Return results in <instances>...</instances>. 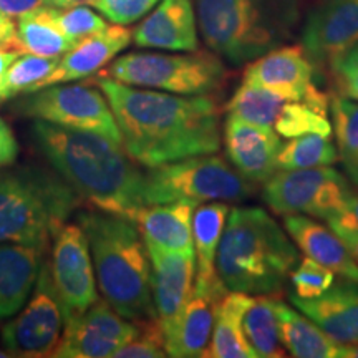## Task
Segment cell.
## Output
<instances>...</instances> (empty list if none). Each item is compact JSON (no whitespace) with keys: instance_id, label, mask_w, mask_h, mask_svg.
I'll return each instance as SVG.
<instances>
[{"instance_id":"28","label":"cell","mask_w":358,"mask_h":358,"mask_svg":"<svg viewBox=\"0 0 358 358\" xmlns=\"http://www.w3.org/2000/svg\"><path fill=\"white\" fill-rule=\"evenodd\" d=\"M75 42L62 32L48 17L47 6L20 17L17 24L15 50L40 57L62 58Z\"/></svg>"},{"instance_id":"45","label":"cell","mask_w":358,"mask_h":358,"mask_svg":"<svg viewBox=\"0 0 358 358\" xmlns=\"http://www.w3.org/2000/svg\"><path fill=\"white\" fill-rule=\"evenodd\" d=\"M19 55L20 52L12 50V48H7L3 47V45H0V101H2L3 83H6V75H7L8 66H10L12 62Z\"/></svg>"},{"instance_id":"9","label":"cell","mask_w":358,"mask_h":358,"mask_svg":"<svg viewBox=\"0 0 358 358\" xmlns=\"http://www.w3.org/2000/svg\"><path fill=\"white\" fill-rule=\"evenodd\" d=\"M352 189L334 166L279 169L264 182L262 198L277 216L303 214L308 217L337 221L343 216Z\"/></svg>"},{"instance_id":"2","label":"cell","mask_w":358,"mask_h":358,"mask_svg":"<svg viewBox=\"0 0 358 358\" xmlns=\"http://www.w3.org/2000/svg\"><path fill=\"white\" fill-rule=\"evenodd\" d=\"M32 138L80 199L103 213L134 221L145 208V173L123 146L98 134L35 120Z\"/></svg>"},{"instance_id":"3","label":"cell","mask_w":358,"mask_h":358,"mask_svg":"<svg viewBox=\"0 0 358 358\" xmlns=\"http://www.w3.org/2000/svg\"><path fill=\"white\" fill-rule=\"evenodd\" d=\"M299 249L262 208L229 209L217 248L216 271L231 292L274 295L290 279Z\"/></svg>"},{"instance_id":"10","label":"cell","mask_w":358,"mask_h":358,"mask_svg":"<svg viewBox=\"0 0 358 358\" xmlns=\"http://www.w3.org/2000/svg\"><path fill=\"white\" fill-rule=\"evenodd\" d=\"M27 95L19 103L22 115L57 127L98 134L123 146L113 110L95 83H57Z\"/></svg>"},{"instance_id":"4","label":"cell","mask_w":358,"mask_h":358,"mask_svg":"<svg viewBox=\"0 0 358 358\" xmlns=\"http://www.w3.org/2000/svg\"><path fill=\"white\" fill-rule=\"evenodd\" d=\"M78 224L88 239L101 297L131 322L156 319L150 254L136 222L96 209L78 214Z\"/></svg>"},{"instance_id":"23","label":"cell","mask_w":358,"mask_h":358,"mask_svg":"<svg viewBox=\"0 0 358 358\" xmlns=\"http://www.w3.org/2000/svg\"><path fill=\"white\" fill-rule=\"evenodd\" d=\"M196 206L189 201L150 204L140 209L134 222L146 245L171 252L194 254L192 214Z\"/></svg>"},{"instance_id":"17","label":"cell","mask_w":358,"mask_h":358,"mask_svg":"<svg viewBox=\"0 0 358 358\" xmlns=\"http://www.w3.org/2000/svg\"><path fill=\"white\" fill-rule=\"evenodd\" d=\"M151 261V294L164 338L185 310L194 289V254L171 252L146 245Z\"/></svg>"},{"instance_id":"27","label":"cell","mask_w":358,"mask_h":358,"mask_svg":"<svg viewBox=\"0 0 358 358\" xmlns=\"http://www.w3.org/2000/svg\"><path fill=\"white\" fill-rule=\"evenodd\" d=\"M280 340L285 352L295 358H338L340 343L327 335L315 322L289 303L275 302Z\"/></svg>"},{"instance_id":"8","label":"cell","mask_w":358,"mask_h":358,"mask_svg":"<svg viewBox=\"0 0 358 358\" xmlns=\"http://www.w3.org/2000/svg\"><path fill=\"white\" fill-rule=\"evenodd\" d=\"M103 73L131 87L187 96L213 95L224 87L227 78L221 57L206 50L131 52L115 60Z\"/></svg>"},{"instance_id":"11","label":"cell","mask_w":358,"mask_h":358,"mask_svg":"<svg viewBox=\"0 0 358 358\" xmlns=\"http://www.w3.org/2000/svg\"><path fill=\"white\" fill-rule=\"evenodd\" d=\"M64 327V312L53 289L50 266L45 261L32 297L2 327V343L10 357H52Z\"/></svg>"},{"instance_id":"14","label":"cell","mask_w":358,"mask_h":358,"mask_svg":"<svg viewBox=\"0 0 358 358\" xmlns=\"http://www.w3.org/2000/svg\"><path fill=\"white\" fill-rule=\"evenodd\" d=\"M140 324L120 315L105 299L65 320L55 358H108L136 338Z\"/></svg>"},{"instance_id":"36","label":"cell","mask_w":358,"mask_h":358,"mask_svg":"<svg viewBox=\"0 0 358 358\" xmlns=\"http://www.w3.org/2000/svg\"><path fill=\"white\" fill-rule=\"evenodd\" d=\"M295 295L302 299H315L325 294L334 285L335 272L313 259H302L290 274Z\"/></svg>"},{"instance_id":"20","label":"cell","mask_w":358,"mask_h":358,"mask_svg":"<svg viewBox=\"0 0 358 358\" xmlns=\"http://www.w3.org/2000/svg\"><path fill=\"white\" fill-rule=\"evenodd\" d=\"M290 303L338 343L358 342V282L338 280L315 299L290 295Z\"/></svg>"},{"instance_id":"19","label":"cell","mask_w":358,"mask_h":358,"mask_svg":"<svg viewBox=\"0 0 358 358\" xmlns=\"http://www.w3.org/2000/svg\"><path fill=\"white\" fill-rule=\"evenodd\" d=\"M133 40V32L127 25H108L101 32L85 37L73 45L58 62L57 69L42 80L34 92L57 83H71L88 78L108 65Z\"/></svg>"},{"instance_id":"21","label":"cell","mask_w":358,"mask_h":358,"mask_svg":"<svg viewBox=\"0 0 358 358\" xmlns=\"http://www.w3.org/2000/svg\"><path fill=\"white\" fill-rule=\"evenodd\" d=\"M229 206L224 201L203 203L192 214V241H194L196 282L194 290L219 302L229 290L219 279L216 271L217 248L226 227Z\"/></svg>"},{"instance_id":"34","label":"cell","mask_w":358,"mask_h":358,"mask_svg":"<svg viewBox=\"0 0 358 358\" xmlns=\"http://www.w3.org/2000/svg\"><path fill=\"white\" fill-rule=\"evenodd\" d=\"M60 58L57 57H40L32 53H20L8 66L3 83L2 100L32 93L35 87L48 77L57 69Z\"/></svg>"},{"instance_id":"16","label":"cell","mask_w":358,"mask_h":358,"mask_svg":"<svg viewBox=\"0 0 358 358\" xmlns=\"http://www.w3.org/2000/svg\"><path fill=\"white\" fill-rule=\"evenodd\" d=\"M358 43V0H320L302 27V47L317 66Z\"/></svg>"},{"instance_id":"6","label":"cell","mask_w":358,"mask_h":358,"mask_svg":"<svg viewBox=\"0 0 358 358\" xmlns=\"http://www.w3.org/2000/svg\"><path fill=\"white\" fill-rule=\"evenodd\" d=\"M80 201L60 174L43 168L0 171V243L47 249Z\"/></svg>"},{"instance_id":"38","label":"cell","mask_w":358,"mask_h":358,"mask_svg":"<svg viewBox=\"0 0 358 358\" xmlns=\"http://www.w3.org/2000/svg\"><path fill=\"white\" fill-rule=\"evenodd\" d=\"M161 0H95L93 7L116 25H131L141 20Z\"/></svg>"},{"instance_id":"1","label":"cell","mask_w":358,"mask_h":358,"mask_svg":"<svg viewBox=\"0 0 358 358\" xmlns=\"http://www.w3.org/2000/svg\"><path fill=\"white\" fill-rule=\"evenodd\" d=\"M98 88L108 100L118 123L124 151L136 164H159L221 148V108L213 95H174L131 87L100 73Z\"/></svg>"},{"instance_id":"49","label":"cell","mask_w":358,"mask_h":358,"mask_svg":"<svg viewBox=\"0 0 358 358\" xmlns=\"http://www.w3.org/2000/svg\"><path fill=\"white\" fill-rule=\"evenodd\" d=\"M6 357H10V353H6V352L0 350V358H6Z\"/></svg>"},{"instance_id":"47","label":"cell","mask_w":358,"mask_h":358,"mask_svg":"<svg viewBox=\"0 0 358 358\" xmlns=\"http://www.w3.org/2000/svg\"><path fill=\"white\" fill-rule=\"evenodd\" d=\"M358 358V342L353 343H340L338 358Z\"/></svg>"},{"instance_id":"7","label":"cell","mask_w":358,"mask_h":358,"mask_svg":"<svg viewBox=\"0 0 358 358\" xmlns=\"http://www.w3.org/2000/svg\"><path fill=\"white\" fill-rule=\"evenodd\" d=\"M250 182L216 153L148 168L145 173V204H168L189 201L194 204L224 201L243 203L254 194Z\"/></svg>"},{"instance_id":"24","label":"cell","mask_w":358,"mask_h":358,"mask_svg":"<svg viewBox=\"0 0 358 358\" xmlns=\"http://www.w3.org/2000/svg\"><path fill=\"white\" fill-rule=\"evenodd\" d=\"M284 229L307 257L343 279L358 282V264L330 227L303 214H289L284 216Z\"/></svg>"},{"instance_id":"31","label":"cell","mask_w":358,"mask_h":358,"mask_svg":"<svg viewBox=\"0 0 358 358\" xmlns=\"http://www.w3.org/2000/svg\"><path fill=\"white\" fill-rule=\"evenodd\" d=\"M340 161L338 148L330 136L322 134H303L290 138L282 145L279 153V169H308L320 166H334Z\"/></svg>"},{"instance_id":"44","label":"cell","mask_w":358,"mask_h":358,"mask_svg":"<svg viewBox=\"0 0 358 358\" xmlns=\"http://www.w3.org/2000/svg\"><path fill=\"white\" fill-rule=\"evenodd\" d=\"M335 222H340V224H343V226L358 229V194H353L352 192V194L348 196L345 213H343V216L337 219Z\"/></svg>"},{"instance_id":"33","label":"cell","mask_w":358,"mask_h":358,"mask_svg":"<svg viewBox=\"0 0 358 358\" xmlns=\"http://www.w3.org/2000/svg\"><path fill=\"white\" fill-rule=\"evenodd\" d=\"M327 111L317 110L306 101H285L274 129L285 140L303 136V134H322L332 136V123L329 122Z\"/></svg>"},{"instance_id":"5","label":"cell","mask_w":358,"mask_h":358,"mask_svg":"<svg viewBox=\"0 0 358 358\" xmlns=\"http://www.w3.org/2000/svg\"><path fill=\"white\" fill-rule=\"evenodd\" d=\"M306 13V0H196L206 45L243 65L287 43Z\"/></svg>"},{"instance_id":"26","label":"cell","mask_w":358,"mask_h":358,"mask_svg":"<svg viewBox=\"0 0 358 358\" xmlns=\"http://www.w3.org/2000/svg\"><path fill=\"white\" fill-rule=\"evenodd\" d=\"M254 295L227 292L216 306L211 343L206 357L213 358H257L244 335L243 319Z\"/></svg>"},{"instance_id":"32","label":"cell","mask_w":358,"mask_h":358,"mask_svg":"<svg viewBox=\"0 0 358 358\" xmlns=\"http://www.w3.org/2000/svg\"><path fill=\"white\" fill-rule=\"evenodd\" d=\"M329 111L332 113V129L337 138L340 161L352 179L358 168V101L338 95H330Z\"/></svg>"},{"instance_id":"18","label":"cell","mask_w":358,"mask_h":358,"mask_svg":"<svg viewBox=\"0 0 358 358\" xmlns=\"http://www.w3.org/2000/svg\"><path fill=\"white\" fill-rule=\"evenodd\" d=\"M133 42L156 50H198V17L192 0H161L133 30Z\"/></svg>"},{"instance_id":"12","label":"cell","mask_w":358,"mask_h":358,"mask_svg":"<svg viewBox=\"0 0 358 358\" xmlns=\"http://www.w3.org/2000/svg\"><path fill=\"white\" fill-rule=\"evenodd\" d=\"M52 241L48 266L62 312L69 320L98 301L95 267L88 239L80 224L65 222Z\"/></svg>"},{"instance_id":"43","label":"cell","mask_w":358,"mask_h":358,"mask_svg":"<svg viewBox=\"0 0 358 358\" xmlns=\"http://www.w3.org/2000/svg\"><path fill=\"white\" fill-rule=\"evenodd\" d=\"M15 40H17V25L13 24V19L7 17L3 12H0V45L15 50Z\"/></svg>"},{"instance_id":"41","label":"cell","mask_w":358,"mask_h":358,"mask_svg":"<svg viewBox=\"0 0 358 358\" xmlns=\"http://www.w3.org/2000/svg\"><path fill=\"white\" fill-rule=\"evenodd\" d=\"M43 6H48L47 0H0V12L10 19H20Z\"/></svg>"},{"instance_id":"40","label":"cell","mask_w":358,"mask_h":358,"mask_svg":"<svg viewBox=\"0 0 358 358\" xmlns=\"http://www.w3.org/2000/svg\"><path fill=\"white\" fill-rule=\"evenodd\" d=\"M17 156H19V143L7 123L0 118V168L12 164Z\"/></svg>"},{"instance_id":"29","label":"cell","mask_w":358,"mask_h":358,"mask_svg":"<svg viewBox=\"0 0 358 358\" xmlns=\"http://www.w3.org/2000/svg\"><path fill=\"white\" fill-rule=\"evenodd\" d=\"M275 302L277 299L272 295H256L244 313V335L256 355L261 358H282L287 355L280 340Z\"/></svg>"},{"instance_id":"39","label":"cell","mask_w":358,"mask_h":358,"mask_svg":"<svg viewBox=\"0 0 358 358\" xmlns=\"http://www.w3.org/2000/svg\"><path fill=\"white\" fill-rule=\"evenodd\" d=\"M338 95L358 101V43L348 48L329 64Z\"/></svg>"},{"instance_id":"37","label":"cell","mask_w":358,"mask_h":358,"mask_svg":"<svg viewBox=\"0 0 358 358\" xmlns=\"http://www.w3.org/2000/svg\"><path fill=\"white\" fill-rule=\"evenodd\" d=\"M140 334L136 338L120 348L113 357L116 358H163L168 357L164 347V334L158 319L141 320Z\"/></svg>"},{"instance_id":"13","label":"cell","mask_w":358,"mask_h":358,"mask_svg":"<svg viewBox=\"0 0 358 358\" xmlns=\"http://www.w3.org/2000/svg\"><path fill=\"white\" fill-rule=\"evenodd\" d=\"M317 69L302 45H282L249 62L243 82L279 93L289 101H306L329 113L330 95L315 85Z\"/></svg>"},{"instance_id":"42","label":"cell","mask_w":358,"mask_h":358,"mask_svg":"<svg viewBox=\"0 0 358 358\" xmlns=\"http://www.w3.org/2000/svg\"><path fill=\"white\" fill-rule=\"evenodd\" d=\"M329 227L332 229L342 244L345 245V249L348 250L353 261L358 264V229H353V227L343 226V224L330 221Z\"/></svg>"},{"instance_id":"48","label":"cell","mask_w":358,"mask_h":358,"mask_svg":"<svg viewBox=\"0 0 358 358\" xmlns=\"http://www.w3.org/2000/svg\"><path fill=\"white\" fill-rule=\"evenodd\" d=\"M352 181H353V182H357V185H358V168H357L355 174H353V176H352Z\"/></svg>"},{"instance_id":"30","label":"cell","mask_w":358,"mask_h":358,"mask_svg":"<svg viewBox=\"0 0 358 358\" xmlns=\"http://www.w3.org/2000/svg\"><path fill=\"white\" fill-rule=\"evenodd\" d=\"M289 101L279 93L243 82L234 95L227 101L226 111L229 116L245 120V122L274 128L284 103Z\"/></svg>"},{"instance_id":"46","label":"cell","mask_w":358,"mask_h":358,"mask_svg":"<svg viewBox=\"0 0 358 358\" xmlns=\"http://www.w3.org/2000/svg\"><path fill=\"white\" fill-rule=\"evenodd\" d=\"M48 6L58 7V8H66V7H77V6H90V3H95V0H47Z\"/></svg>"},{"instance_id":"35","label":"cell","mask_w":358,"mask_h":358,"mask_svg":"<svg viewBox=\"0 0 358 358\" xmlns=\"http://www.w3.org/2000/svg\"><path fill=\"white\" fill-rule=\"evenodd\" d=\"M48 17L53 20L58 29L64 32L66 37L73 40L75 43L90 35L101 32L108 27V22L98 15L92 8L77 6V7H66L58 8L47 6Z\"/></svg>"},{"instance_id":"25","label":"cell","mask_w":358,"mask_h":358,"mask_svg":"<svg viewBox=\"0 0 358 358\" xmlns=\"http://www.w3.org/2000/svg\"><path fill=\"white\" fill-rule=\"evenodd\" d=\"M216 306L217 302L214 299L192 289L191 299L187 301L178 324L164 338V347L169 357H206L211 343Z\"/></svg>"},{"instance_id":"15","label":"cell","mask_w":358,"mask_h":358,"mask_svg":"<svg viewBox=\"0 0 358 358\" xmlns=\"http://www.w3.org/2000/svg\"><path fill=\"white\" fill-rule=\"evenodd\" d=\"M222 143L229 163L254 185H264L279 171L277 159L284 143L274 128L227 115Z\"/></svg>"},{"instance_id":"22","label":"cell","mask_w":358,"mask_h":358,"mask_svg":"<svg viewBox=\"0 0 358 358\" xmlns=\"http://www.w3.org/2000/svg\"><path fill=\"white\" fill-rule=\"evenodd\" d=\"M45 248L34 244L0 243V320L10 319L29 301Z\"/></svg>"}]
</instances>
